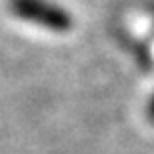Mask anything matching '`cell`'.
<instances>
[{
	"instance_id": "obj_3",
	"label": "cell",
	"mask_w": 154,
	"mask_h": 154,
	"mask_svg": "<svg viewBox=\"0 0 154 154\" xmlns=\"http://www.w3.org/2000/svg\"><path fill=\"white\" fill-rule=\"evenodd\" d=\"M144 114H146V120H148L150 124H154V94L148 98V102L144 106Z\"/></svg>"
},
{
	"instance_id": "obj_2",
	"label": "cell",
	"mask_w": 154,
	"mask_h": 154,
	"mask_svg": "<svg viewBox=\"0 0 154 154\" xmlns=\"http://www.w3.org/2000/svg\"><path fill=\"white\" fill-rule=\"evenodd\" d=\"M122 42H124V46L128 48V52L134 56V60L138 62V66H140L142 70H152L154 68L152 52L146 48V44H144L142 40H138V38H134V36H130L128 32H124Z\"/></svg>"
},
{
	"instance_id": "obj_1",
	"label": "cell",
	"mask_w": 154,
	"mask_h": 154,
	"mask_svg": "<svg viewBox=\"0 0 154 154\" xmlns=\"http://www.w3.org/2000/svg\"><path fill=\"white\" fill-rule=\"evenodd\" d=\"M12 16L44 30L66 34L74 28V16L54 0H8Z\"/></svg>"
}]
</instances>
